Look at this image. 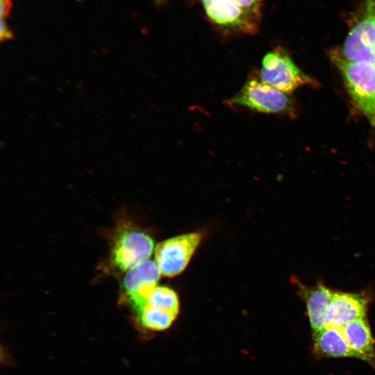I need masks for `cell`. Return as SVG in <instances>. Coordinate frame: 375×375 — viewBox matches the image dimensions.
Wrapping results in <instances>:
<instances>
[{
	"label": "cell",
	"instance_id": "277c9868",
	"mask_svg": "<svg viewBox=\"0 0 375 375\" xmlns=\"http://www.w3.org/2000/svg\"><path fill=\"white\" fill-rule=\"evenodd\" d=\"M258 77L265 83L288 94L302 85L314 83L281 47H276L265 54Z\"/></svg>",
	"mask_w": 375,
	"mask_h": 375
},
{
	"label": "cell",
	"instance_id": "7c38bea8",
	"mask_svg": "<svg viewBox=\"0 0 375 375\" xmlns=\"http://www.w3.org/2000/svg\"><path fill=\"white\" fill-rule=\"evenodd\" d=\"M312 349L320 357L355 358L356 356L348 345L341 328L327 326L312 333Z\"/></svg>",
	"mask_w": 375,
	"mask_h": 375
},
{
	"label": "cell",
	"instance_id": "5bb4252c",
	"mask_svg": "<svg viewBox=\"0 0 375 375\" xmlns=\"http://www.w3.org/2000/svg\"><path fill=\"white\" fill-rule=\"evenodd\" d=\"M144 304L176 315L179 310V301L176 293L171 288L165 286H156L147 297Z\"/></svg>",
	"mask_w": 375,
	"mask_h": 375
},
{
	"label": "cell",
	"instance_id": "52a82bcc",
	"mask_svg": "<svg viewBox=\"0 0 375 375\" xmlns=\"http://www.w3.org/2000/svg\"><path fill=\"white\" fill-rule=\"evenodd\" d=\"M201 238L199 233H190L171 238L158 244L155 249V262L160 274L172 277L181 273L197 248Z\"/></svg>",
	"mask_w": 375,
	"mask_h": 375
},
{
	"label": "cell",
	"instance_id": "9a60e30c",
	"mask_svg": "<svg viewBox=\"0 0 375 375\" xmlns=\"http://www.w3.org/2000/svg\"><path fill=\"white\" fill-rule=\"evenodd\" d=\"M0 40L1 42L11 40L14 38V34L9 28L6 19H1Z\"/></svg>",
	"mask_w": 375,
	"mask_h": 375
},
{
	"label": "cell",
	"instance_id": "8fae6325",
	"mask_svg": "<svg viewBox=\"0 0 375 375\" xmlns=\"http://www.w3.org/2000/svg\"><path fill=\"white\" fill-rule=\"evenodd\" d=\"M341 330L356 358L375 368V341L366 318L352 321Z\"/></svg>",
	"mask_w": 375,
	"mask_h": 375
},
{
	"label": "cell",
	"instance_id": "6da1fadb",
	"mask_svg": "<svg viewBox=\"0 0 375 375\" xmlns=\"http://www.w3.org/2000/svg\"><path fill=\"white\" fill-rule=\"evenodd\" d=\"M206 19L223 33L253 35L264 0H200Z\"/></svg>",
	"mask_w": 375,
	"mask_h": 375
},
{
	"label": "cell",
	"instance_id": "2e32d148",
	"mask_svg": "<svg viewBox=\"0 0 375 375\" xmlns=\"http://www.w3.org/2000/svg\"><path fill=\"white\" fill-rule=\"evenodd\" d=\"M0 2H1V5H0L1 19H6L11 9V6H12L11 0H0Z\"/></svg>",
	"mask_w": 375,
	"mask_h": 375
},
{
	"label": "cell",
	"instance_id": "3957f363",
	"mask_svg": "<svg viewBox=\"0 0 375 375\" xmlns=\"http://www.w3.org/2000/svg\"><path fill=\"white\" fill-rule=\"evenodd\" d=\"M227 103L260 113L289 114L293 101L289 94L262 82L258 76L249 78Z\"/></svg>",
	"mask_w": 375,
	"mask_h": 375
},
{
	"label": "cell",
	"instance_id": "4fadbf2b",
	"mask_svg": "<svg viewBox=\"0 0 375 375\" xmlns=\"http://www.w3.org/2000/svg\"><path fill=\"white\" fill-rule=\"evenodd\" d=\"M140 326L148 331H160L168 328L174 322L176 315L144 304L135 310Z\"/></svg>",
	"mask_w": 375,
	"mask_h": 375
},
{
	"label": "cell",
	"instance_id": "8992f818",
	"mask_svg": "<svg viewBox=\"0 0 375 375\" xmlns=\"http://www.w3.org/2000/svg\"><path fill=\"white\" fill-rule=\"evenodd\" d=\"M115 236L111 260L117 269L128 271L149 260L154 244L148 234L132 226L125 225Z\"/></svg>",
	"mask_w": 375,
	"mask_h": 375
},
{
	"label": "cell",
	"instance_id": "9c48e42d",
	"mask_svg": "<svg viewBox=\"0 0 375 375\" xmlns=\"http://www.w3.org/2000/svg\"><path fill=\"white\" fill-rule=\"evenodd\" d=\"M160 275L156 262L151 260H147L126 271L122 289L134 310L144 305L147 297L157 286Z\"/></svg>",
	"mask_w": 375,
	"mask_h": 375
},
{
	"label": "cell",
	"instance_id": "5b68a950",
	"mask_svg": "<svg viewBox=\"0 0 375 375\" xmlns=\"http://www.w3.org/2000/svg\"><path fill=\"white\" fill-rule=\"evenodd\" d=\"M363 8L339 54L349 61L375 65V0H365Z\"/></svg>",
	"mask_w": 375,
	"mask_h": 375
},
{
	"label": "cell",
	"instance_id": "30bf717a",
	"mask_svg": "<svg viewBox=\"0 0 375 375\" xmlns=\"http://www.w3.org/2000/svg\"><path fill=\"white\" fill-rule=\"evenodd\" d=\"M297 281L294 282L299 296L305 303L310 328L315 333L326 326V315L333 291L321 282L308 287Z\"/></svg>",
	"mask_w": 375,
	"mask_h": 375
},
{
	"label": "cell",
	"instance_id": "7a4b0ae2",
	"mask_svg": "<svg viewBox=\"0 0 375 375\" xmlns=\"http://www.w3.org/2000/svg\"><path fill=\"white\" fill-rule=\"evenodd\" d=\"M331 59L343 77L352 101L375 126V65L349 61L334 52Z\"/></svg>",
	"mask_w": 375,
	"mask_h": 375
},
{
	"label": "cell",
	"instance_id": "ba28073f",
	"mask_svg": "<svg viewBox=\"0 0 375 375\" xmlns=\"http://www.w3.org/2000/svg\"><path fill=\"white\" fill-rule=\"evenodd\" d=\"M370 302L371 296L366 292L333 291L326 315V326L341 328L352 321L366 318Z\"/></svg>",
	"mask_w": 375,
	"mask_h": 375
}]
</instances>
